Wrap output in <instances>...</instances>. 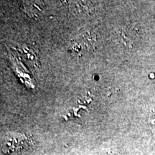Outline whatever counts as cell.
Returning <instances> with one entry per match:
<instances>
[{
	"label": "cell",
	"instance_id": "6da1fadb",
	"mask_svg": "<svg viewBox=\"0 0 155 155\" xmlns=\"http://www.w3.org/2000/svg\"><path fill=\"white\" fill-rule=\"evenodd\" d=\"M25 141V139L20 136L9 135L6 137V139L4 140V150H7L8 152H14L17 150H19V145L23 146V142Z\"/></svg>",
	"mask_w": 155,
	"mask_h": 155
}]
</instances>
